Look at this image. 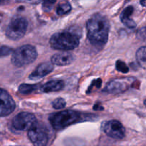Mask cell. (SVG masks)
I'll return each instance as SVG.
<instances>
[{
    "instance_id": "6da1fadb",
    "label": "cell",
    "mask_w": 146,
    "mask_h": 146,
    "mask_svg": "<svg viewBox=\"0 0 146 146\" xmlns=\"http://www.w3.org/2000/svg\"><path fill=\"white\" fill-rule=\"evenodd\" d=\"M86 29L88 38L91 44L99 46L106 44L108 38L110 24L105 16L94 14L87 21Z\"/></svg>"
},
{
    "instance_id": "7a4b0ae2",
    "label": "cell",
    "mask_w": 146,
    "mask_h": 146,
    "mask_svg": "<svg viewBox=\"0 0 146 146\" xmlns=\"http://www.w3.org/2000/svg\"><path fill=\"white\" fill-rule=\"evenodd\" d=\"M50 45L53 48L61 51H69L79 45V37L71 31H61L54 34L50 38Z\"/></svg>"
},
{
    "instance_id": "3957f363",
    "label": "cell",
    "mask_w": 146,
    "mask_h": 146,
    "mask_svg": "<svg viewBox=\"0 0 146 146\" xmlns=\"http://www.w3.org/2000/svg\"><path fill=\"white\" fill-rule=\"evenodd\" d=\"M37 56L38 53L35 47L31 45H24L13 52L11 63L17 67L24 66L34 62Z\"/></svg>"
},
{
    "instance_id": "277c9868",
    "label": "cell",
    "mask_w": 146,
    "mask_h": 146,
    "mask_svg": "<svg viewBox=\"0 0 146 146\" xmlns=\"http://www.w3.org/2000/svg\"><path fill=\"white\" fill-rule=\"evenodd\" d=\"M79 118L80 115L78 112L68 110L54 114L49 118V121L54 129L61 131L76 123Z\"/></svg>"
},
{
    "instance_id": "5b68a950",
    "label": "cell",
    "mask_w": 146,
    "mask_h": 146,
    "mask_svg": "<svg viewBox=\"0 0 146 146\" xmlns=\"http://www.w3.org/2000/svg\"><path fill=\"white\" fill-rule=\"evenodd\" d=\"M28 27L27 19L23 17H17L10 21L6 31V35L14 41L19 40L25 35Z\"/></svg>"
},
{
    "instance_id": "8992f818",
    "label": "cell",
    "mask_w": 146,
    "mask_h": 146,
    "mask_svg": "<svg viewBox=\"0 0 146 146\" xmlns=\"http://www.w3.org/2000/svg\"><path fill=\"white\" fill-rule=\"evenodd\" d=\"M37 122L35 115L27 112L17 114L12 121V125L18 131H28Z\"/></svg>"
},
{
    "instance_id": "52a82bcc",
    "label": "cell",
    "mask_w": 146,
    "mask_h": 146,
    "mask_svg": "<svg viewBox=\"0 0 146 146\" xmlns=\"http://www.w3.org/2000/svg\"><path fill=\"white\" fill-rule=\"evenodd\" d=\"M135 81L132 78H116L110 81L104 88V92L111 94H118L129 89Z\"/></svg>"
},
{
    "instance_id": "ba28073f",
    "label": "cell",
    "mask_w": 146,
    "mask_h": 146,
    "mask_svg": "<svg viewBox=\"0 0 146 146\" xmlns=\"http://www.w3.org/2000/svg\"><path fill=\"white\" fill-rule=\"evenodd\" d=\"M102 128L104 133L113 139L121 140L125 137V128L119 121L115 120L106 121L103 123Z\"/></svg>"
},
{
    "instance_id": "9c48e42d",
    "label": "cell",
    "mask_w": 146,
    "mask_h": 146,
    "mask_svg": "<svg viewBox=\"0 0 146 146\" xmlns=\"http://www.w3.org/2000/svg\"><path fill=\"white\" fill-rule=\"evenodd\" d=\"M28 138L36 146L46 145L48 141V137L46 131L37 122L28 130Z\"/></svg>"
},
{
    "instance_id": "30bf717a",
    "label": "cell",
    "mask_w": 146,
    "mask_h": 146,
    "mask_svg": "<svg viewBox=\"0 0 146 146\" xmlns=\"http://www.w3.org/2000/svg\"><path fill=\"white\" fill-rule=\"evenodd\" d=\"M15 102L7 91L0 88V117L7 116L14 111Z\"/></svg>"
},
{
    "instance_id": "8fae6325",
    "label": "cell",
    "mask_w": 146,
    "mask_h": 146,
    "mask_svg": "<svg viewBox=\"0 0 146 146\" xmlns=\"http://www.w3.org/2000/svg\"><path fill=\"white\" fill-rule=\"evenodd\" d=\"M54 70V64L52 62H44L39 64L37 68L29 75V78L31 80H38L49 74Z\"/></svg>"
},
{
    "instance_id": "7c38bea8",
    "label": "cell",
    "mask_w": 146,
    "mask_h": 146,
    "mask_svg": "<svg viewBox=\"0 0 146 146\" xmlns=\"http://www.w3.org/2000/svg\"><path fill=\"white\" fill-rule=\"evenodd\" d=\"M74 61V56L72 54L68 52H62L56 54L51 57V62L54 65L68 66Z\"/></svg>"
},
{
    "instance_id": "4fadbf2b",
    "label": "cell",
    "mask_w": 146,
    "mask_h": 146,
    "mask_svg": "<svg viewBox=\"0 0 146 146\" xmlns=\"http://www.w3.org/2000/svg\"><path fill=\"white\" fill-rule=\"evenodd\" d=\"M133 7L132 6H129L126 7L121 14V21L129 29H134L136 27V23L133 19H131V15L133 13Z\"/></svg>"
},
{
    "instance_id": "5bb4252c",
    "label": "cell",
    "mask_w": 146,
    "mask_h": 146,
    "mask_svg": "<svg viewBox=\"0 0 146 146\" xmlns=\"http://www.w3.org/2000/svg\"><path fill=\"white\" fill-rule=\"evenodd\" d=\"M65 86L64 82L61 80H54L47 82L41 86V90L44 93L55 92V91H61Z\"/></svg>"
},
{
    "instance_id": "9a60e30c",
    "label": "cell",
    "mask_w": 146,
    "mask_h": 146,
    "mask_svg": "<svg viewBox=\"0 0 146 146\" xmlns=\"http://www.w3.org/2000/svg\"><path fill=\"white\" fill-rule=\"evenodd\" d=\"M136 59L138 64L146 69V46H142L137 51Z\"/></svg>"
},
{
    "instance_id": "2e32d148",
    "label": "cell",
    "mask_w": 146,
    "mask_h": 146,
    "mask_svg": "<svg viewBox=\"0 0 146 146\" xmlns=\"http://www.w3.org/2000/svg\"><path fill=\"white\" fill-rule=\"evenodd\" d=\"M38 88V85H32V84H22L19 87V91L22 94H29L35 91Z\"/></svg>"
},
{
    "instance_id": "e0dca14e",
    "label": "cell",
    "mask_w": 146,
    "mask_h": 146,
    "mask_svg": "<svg viewBox=\"0 0 146 146\" xmlns=\"http://www.w3.org/2000/svg\"><path fill=\"white\" fill-rule=\"evenodd\" d=\"M71 10V6L68 2L63 3L59 4L56 9V13L58 15H64L70 12Z\"/></svg>"
},
{
    "instance_id": "ac0fdd59",
    "label": "cell",
    "mask_w": 146,
    "mask_h": 146,
    "mask_svg": "<svg viewBox=\"0 0 146 146\" xmlns=\"http://www.w3.org/2000/svg\"><path fill=\"white\" fill-rule=\"evenodd\" d=\"M52 105H53V107H54V108H55V109L56 110L62 109L63 108L65 107L66 101L64 98H58L53 101Z\"/></svg>"
},
{
    "instance_id": "d6986e66",
    "label": "cell",
    "mask_w": 146,
    "mask_h": 146,
    "mask_svg": "<svg viewBox=\"0 0 146 146\" xmlns=\"http://www.w3.org/2000/svg\"><path fill=\"white\" fill-rule=\"evenodd\" d=\"M56 0H44L42 7L45 11H49L52 9Z\"/></svg>"
},
{
    "instance_id": "ffe728a7",
    "label": "cell",
    "mask_w": 146,
    "mask_h": 146,
    "mask_svg": "<svg viewBox=\"0 0 146 146\" xmlns=\"http://www.w3.org/2000/svg\"><path fill=\"white\" fill-rule=\"evenodd\" d=\"M116 69L118 71H121L122 73H128L129 71V68L127 66L126 64L121 61H117L116 62Z\"/></svg>"
},
{
    "instance_id": "44dd1931",
    "label": "cell",
    "mask_w": 146,
    "mask_h": 146,
    "mask_svg": "<svg viewBox=\"0 0 146 146\" xmlns=\"http://www.w3.org/2000/svg\"><path fill=\"white\" fill-rule=\"evenodd\" d=\"M13 52L12 48L7 46H0V57H4L9 56Z\"/></svg>"
},
{
    "instance_id": "7402d4cb",
    "label": "cell",
    "mask_w": 146,
    "mask_h": 146,
    "mask_svg": "<svg viewBox=\"0 0 146 146\" xmlns=\"http://www.w3.org/2000/svg\"><path fill=\"white\" fill-rule=\"evenodd\" d=\"M18 1L21 2H26V3H31V4H37L41 1L42 0H17Z\"/></svg>"
},
{
    "instance_id": "603a6c76",
    "label": "cell",
    "mask_w": 146,
    "mask_h": 146,
    "mask_svg": "<svg viewBox=\"0 0 146 146\" xmlns=\"http://www.w3.org/2000/svg\"><path fill=\"white\" fill-rule=\"evenodd\" d=\"M139 34L141 37H146V27L141 29V31H139Z\"/></svg>"
},
{
    "instance_id": "cb8c5ba5",
    "label": "cell",
    "mask_w": 146,
    "mask_h": 146,
    "mask_svg": "<svg viewBox=\"0 0 146 146\" xmlns=\"http://www.w3.org/2000/svg\"><path fill=\"white\" fill-rule=\"evenodd\" d=\"M141 4L143 7H146V0H141Z\"/></svg>"
},
{
    "instance_id": "d4e9b609",
    "label": "cell",
    "mask_w": 146,
    "mask_h": 146,
    "mask_svg": "<svg viewBox=\"0 0 146 146\" xmlns=\"http://www.w3.org/2000/svg\"><path fill=\"white\" fill-rule=\"evenodd\" d=\"M144 104H145V105L146 106V100H145V101H144Z\"/></svg>"
}]
</instances>
